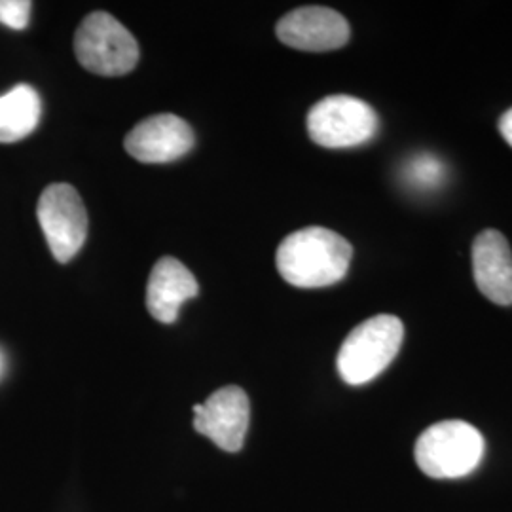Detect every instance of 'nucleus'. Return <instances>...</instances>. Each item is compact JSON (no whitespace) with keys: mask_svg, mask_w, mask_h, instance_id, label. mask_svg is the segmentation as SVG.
Masks as SVG:
<instances>
[{"mask_svg":"<svg viewBox=\"0 0 512 512\" xmlns=\"http://www.w3.org/2000/svg\"><path fill=\"white\" fill-rule=\"evenodd\" d=\"M353 247L340 234L310 226L281 241L275 264L281 277L300 289H321L348 274Z\"/></svg>","mask_w":512,"mask_h":512,"instance_id":"1","label":"nucleus"},{"mask_svg":"<svg viewBox=\"0 0 512 512\" xmlns=\"http://www.w3.org/2000/svg\"><path fill=\"white\" fill-rule=\"evenodd\" d=\"M403 321L395 315H376L349 332L338 353L340 378L349 385H365L393 363L403 346Z\"/></svg>","mask_w":512,"mask_h":512,"instance_id":"2","label":"nucleus"},{"mask_svg":"<svg viewBox=\"0 0 512 512\" xmlns=\"http://www.w3.org/2000/svg\"><path fill=\"white\" fill-rule=\"evenodd\" d=\"M484 448L486 442L475 425L446 420L421 433L414 456L421 473L431 478H463L480 465Z\"/></svg>","mask_w":512,"mask_h":512,"instance_id":"3","label":"nucleus"},{"mask_svg":"<svg viewBox=\"0 0 512 512\" xmlns=\"http://www.w3.org/2000/svg\"><path fill=\"white\" fill-rule=\"evenodd\" d=\"M78 63L99 76H124L139 61V46L128 29L107 12H93L74 37Z\"/></svg>","mask_w":512,"mask_h":512,"instance_id":"4","label":"nucleus"},{"mask_svg":"<svg viewBox=\"0 0 512 512\" xmlns=\"http://www.w3.org/2000/svg\"><path fill=\"white\" fill-rule=\"evenodd\" d=\"M378 124L376 110L351 95L325 97L308 114L311 141L325 148L365 145L376 137Z\"/></svg>","mask_w":512,"mask_h":512,"instance_id":"5","label":"nucleus"},{"mask_svg":"<svg viewBox=\"0 0 512 512\" xmlns=\"http://www.w3.org/2000/svg\"><path fill=\"white\" fill-rule=\"evenodd\" d=\"M37 217L57 262H69L86 243L88 213L71 184H50L38 200Z\"/></svg>","mask_w":512,"mask_h":512,"instance_id":"6","label":"nucleus"},{"mask_svg":"<svg viewBox=\"0 0 512 512\" xmlns=\"http://www.w3.org/2000/svg\"><path fill=\"white\" fill-rule=\"evenodd\" d=\"M251 404L238 385L215 391L203 404L194 406L196 431L213 440L224 452H239L247 437Z\"/></svg>","mask_w":512,"mask_h":512,"instance_id":"7","label":"nucleus"},{"mask_svg":"<svg viewBox=\"0 0 512 512\" xmlns=\"http://www.w3.org/2000/svg\"><path fill=\"white\" fill-rule=\"evenodd\" d=\"M277 38L302 52H330L346 46L349 23L342 14L325 6L298 8L277 23Z\"/></svg>","mask_w":512,"mask_h":512,"instance_id":"8","label":"nucleus"},{"mask_svg":"<svg viewBox=\"0 0 512 512\" xmlns=\"http://www.w3.org/2000/svg\"><path fill=\"white\" fill-rule=\"evenodd\" d=\"M194 147V133L175 114H156L131 129L126 150L137 162L167 164L183 158Z\"/></svg>","mask_w":512,"mask_h":512,"instance_id":"9","label":"nucleus"},{"mask_svg":"<svg viewBox=\"0 0 512 512\" xmlns=\"http://www.w3.org/2000/svg\"><path fill=\"white\" fill-rule=\"evenodd\" d=\"M473 274L476 287L499 306L512 304V251L497 230H484L473 243Z\"/></svg>","mask_w":512,"mask_h":512,"instance_id":"10","label":"nucleus"},{"mask_svg":"<svg viewBox=\"0 0 512 512\" xmlns=\"http://www.w3.org/2000/svg\"><path fill=\"white\" fill-rule=\"evenodd\" d=\"M200 291L194 274L181 260L165 256L156 262L147 287V308L150 315L171 325L177 321L179 310L186 300L194 298Z\"/></svg>","mask_w":512,"mask_h":512,"instance_id":"11","label":"nucleus"},{"mask_svg":"<svg viewBox=\"0 0 512 512\" xmlns=\"http://www.w3.org/2000/svg\"><path fill=\"white\" fill-rule=\"evenodd\" d=\"M40 112L37 90L27 84L0 95V143H18L31 135L40 122Z\"/></svg>","mask_w":512,"mask_h":512,"instance_id":"12","label":"nucleus"},{"mask_svg":"<svg viewBox=\"0 0 512 512\" xmlns=\"http://www.w3.org/2000/svg\"><path fill=\"white\" fill-rule=\"evenodd\" d=\"M404 183L414 190H435L446 179V165L433 154H418L403 165Z\"/></svg>","mask_w":512,"mask_h":512,"instance_id":"13","label":"nucleus"},{"mask_svg":"<svg viewBox=\"0 0 512 512\" xmlns=\"http://www.w3.org/2000/svg\"><path fill=\"white\" fill-rule=\"evenodd\" d=\"M33 4L29 0H0V23L14 29L23 31L29 25Z\"/></svg>","mask_w":512,"mask_h":512,"instance_id":"14","label":"nucleus"},{"mask_svg":"<svg viewBox=\"0 0 512 512\" xmlns=\"http://www.w3.org/2000/svg\"><path fill=\"white\" fill-rule=\"evenodd\" d=\"M499 131L503 139L512 147V109L507 110L499 120Z\"/></svg>","mask_w":512,"mask_h":512,"instance_id":"15","label":"nucleus"}]
</instances>
